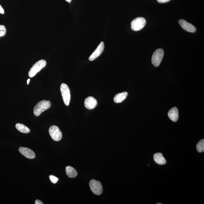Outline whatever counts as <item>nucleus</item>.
I'll list each match as a JSON object with an SVG mask.
<instances>
[{"label": "nucleus", "instance_id": "obj_14", "mask_svg": "<svg viewBox=\"0 0 204 204\" xmlns=\"http://www.w3.org/2000/svg\"><path fill=\"white\" fill-rule=\"evenodd\" d=\"M128 95V93L127 92H123L118 93L115 96L114 102L116 103L122 102L126 99Z\"/></svg>", "mask_w": 204, "mask_h": 204}, {"label": "nucleus", "instance_id": "obj_25", "mask_svg": "<svg viewBox=\"0 0 204 204\" xmlns=\"http://www.w3.org/2000/svg\"><path fill=\"white\" fill-rule=\"evenodd\" d=\"M157 204H162V203H157Z\"/></svg>", "mask_w": 204, "mask_h": 204}, {"label": "nucleus", "instance_id": "obj_3", "mask_svg": "<svg viewBox=\"0 0 204 204\" xmlns=\"http://www.w3.org/2000/svg\"><path fill=\"white\" fill-rule=\"evenodd\" d=\"M60 90L64 104L66 105L69 106L70 104L71 95L68 86L65 84H61Z\"/></svg>", "mask_w": 204, "mask_h": 204}, {"label": "nucleus", "instance_id": "obj_2", "mask_svg": "<svg viewBox=\"0 0 204 204\" xmlns=\"http://www.w3.org/2000/svg\"><path fill=\"white\" fill-rule=\"evenodd\" d=\"M47 62L44 60L41 59L38 61L31 68L28 72L29 76L30 78L33 77L42 69L44 68Z\"/></svg>", "mask_w": 204, "mask_h": 204}, {"label": "nucleus", "instance_id": "obj_5", "mask_svg": "<svg viewBox=\"0 0 204 204\" xmlns=\"http://www.w3.org/2000/svg\"><path fill=\"white\" fill-rule=\"evenodd\" d=\"M146 20L145 18L139 17L133 20L131 23V28L135 31L142 30L146 24Z\"/></svg>", "mask_w": 204, "mask_h": 204}, {"label": "nucleus", "instance_id": "obj_11", "mask_svg": "<svg viewBox=\"0 0 204 204\" xmlns=\"http://www.w3.org/2000/svg\"><path fill=\"white\" fill-rule=\"evenodd\" d=\"M104 48V42H102L99 44L97 48L89 58V60L90 61H93L96 58L99 57L103 52Z\"/></svg>", "mask_w": 204, "mask_h": 204}, {"label": "nucleus", "instance_id": "obj_19", "mask_svg": "<svg viewBox=\"0 0 204 204\" xmlns=\"http://www.w3.org/2000/svg\"><path fill=\"white\" fill-rule=\"evenodd\" d=\"M49 178L51 182L53 184H56L58 181V178L53 175L50 176Z\"/></svg>", "mask_w": 204, "mask_h": 204}, {"label": "nucleus", "instance_id": "obj_9", "mask_svg": "<svg viewBox=\"0 0 204 204\" xmlns=\"http://www.w3.org/2000/svg\"><path fill=\"white\" fill-rule=\"evenodd\" d=\"M19 151L21 154L23 155L28 159H33L36 157L35 152L32 150L28 148L20 147L19 148Z\"/></svg>", "mask_w": 204, "mask_h": 204}, {"label": "nucleus", "instance_id": "obj_20", "mask_svg": "<svg viewBox=\"0 0 204 204\" xmlns=\"http://www.w3.org/2000/svg\"><path fill=\"white\" fill-rule=\"evenodd\" d=\"M158 2L160 3H164L169 1L170 0H157Z\"/></svg>", "mask_w": 204, "mask_h": 204}, {"label": "nucleus", "instance_id": "obj_13", "mask_svg": "<svg viewBox=\"0 0 204 204\" xmlns=\"http://www.w3.org/2000/svg\"><path fill=\"white\" fill-rule=\"evenodd\" d=\"M153 158L155 162L159 165H164L166 163V161L163 157L162 153H156L153 156Z\"/></svg>", "mask_w": 204, "mask_h": 204}, {"label": "nucleus", "instance_id": "obj_23", "mask_svg": "<svg viewBox=\"0 0 204 204\" xmlns=\"http://www.w3.org/2000/svg\"><path fill=\"white\" fill-rule=\"evenodd\" d=\"M30 79H28L27 80V84H29V82H30Z\"/></svg>", "mask_w": 204, "mask_h": 204}, {"label": "nucleus", "instance_id": "obj_6", "mask_svg": "<svg viewBox=\"0 0 204 204\" xmlns=\"http://www.w3.org/2000/svg\"><path fill=\"white\" fill-rule=\"evenodd\" d=\"M90 189L93 194L96 195H100L103 191L102 187L101 182L95 179H92L89 182Z\"/></svg>", "mask_w": 204, "mask_h": 204}, {"label": "nucleus", "instance_id": "obj_15", "mask_svg": "<svg viewBox=\"0 0 204 204\" xmlns=\"http://www.w3.org/2000/svg\"><path fill=\"white\" fill-rule=\"evenodd\" d=\"M65 171L67 176L70 178L75 177L78 175L76 170L72 166H67L66 167Z\"/></svg>", "mask_w": 204, "mask_h": 204}, {"label": "nucleus", "instance_id": "obj_24", "mask_svg": "<svg viewBox=\"0 0 204 204\" xmlns=\"http://www.w3.org/2000/svg\"><path fill=\"white\" fill-rule=\"evenodd\" d=\"M65 1L68 2H70L72 0H65Z\"/></svg>", "mask_w": 204, "mask_h": 204}, {"label": "nucleus", "instance_id": "obj_12", "mask_svg": "<svg viewBox=\"0 0 204 204\" xmlns=\"http://www.w3.org/2000/svg\"><path fill=\"white\" fill-rule=\"evenodd\" d=\"M168 116L171 120L176 122L179 119V111L177 107L172 108L168 112Z\"/></svg>", "mask_w": 204, "mask_h": 204}, {"label": "nucleus", "instance_id": "obj_8", "mask_svg": "<svg viewBox=\"0 0 204 204\" xmlns=\"http://www.w3.org/2000/svg\"><path fill=\"white\" fill-rule=\"evenodd\" d=\"M179 22L181 27L186 31L191 32V33H194L196 32V28L194 26L186 22L184 20L180 19Z\"/></svg>", "mask_w": 204, "mask_h": 204}, {"label": "nucleus", "instance_id": "obj_10", "mask_svg": "<svg viewBox=\"0 0 204 204\" xmlns=\"http://www.w3.org/2000/svg\"><path fill=\"white\" fill-rule=\"evenodd\" d=\"M97 100L92 96L87 97L84 101V105L85 107L89 110L94 109L97 106Z\"/></svg>", "mask_w": 204, "mask_h": 204}, {"label": "nucleus", "instance_id": "obj_18", "mask_svg": "<svg viewBox=\"0 0 204 204\" xmlns=\"http://www.w3.org/2000/svg\"><path fill=\"white\" fill-rule=\"evenodd\" d=\"M6 29L5 26L0 25V37L4 36L6 34Z\"/></svg>", "mask_w": 204, "mask_h": 204}, {"label": "nucleus", "instance_id": "obj_21", "mask_svg": "<svg viewBox=\"0 0 204 204\" xmlns=\"http://www.w3.org/2000/svg\"><path fill=\"white\" fill-rule=\"evenodd\" d=\"M4 9H3L2 7H1V6L0 5V13L2 14H4Z\"/></svg>", "mask_w": 204, "mask_h": 204}, {"label": "nucleus", "instance_id": "obj_22", "mask_svg": "<svg viewBox=\"0 0 204 204\" xmlns=\"http://www.w3.org/2000/svg\"><path fill=\"white\" fill-rule=\"evenodd\" d=\"M35 204H43V203H42V202L41 201L39 200H36V201H35Z\"/></svg>", "mask_w": 204, "mask_h": 204}, {"label": "nucleus", "instance_id": "obj_16", "mask_svg": "<svg viewBox=\"0 0 204 204\" xmlns=\"http://www.w3.org/2000/svg\"><path fill=\"white\" fill-rule=\"evenodd\" d=\"M17 129L22 133H27L30 132V129L25 125L20 123H17L16 125Z\"/></svg>", "mask_w": 204, "mask_h": 204}, {"label": "nucleus", "instance_id": "obj_7", "mask_svg": "<svg viewBox=\"0 0 204 204\" xmlns=\"http://www.w3.org/2000/svg\"><path fill=\"white\" fill-rule=\"evenodd\" d=\"M49 133L52 139L58 142L61 140L62 138V133L58 126L52 125L49 129Z\"/></svg>", "mask_w": 204, "mask_h": 204}, {"label": "nucleus", "instance_id": "obj_17", "mask_svg": "<svg viewBox=\"0 0 204 204\" xmlns=\"http://www.w3.org/2000/svg\"><path fill=\"white\" fill-rule=\"evenodd\" d=\"M196 148L199 152H203L204 151V140L202 139L197 143Z\"/></svg>", "mask_w": 204, "mask_h": 204}, {"label": "nucleus", "instance_id": "obj_1", "mask_svg": "<svg viewBox=\"0 0 204 204\" xmlns=\"http://www.w3.org/2000/svg\"><path fill=\"white\" fill-rule=\"evenodd\" d=\"M51 106V103L50 101H41L35 105L33 109L34 114L36 116H39L45 110L49 109Z\"/></svg>", "mask_w": 204, "mask_h": 204}, {"label": "nucleus", "instance_id": "obj_4", "mask_svg": "<svg viewBox=\"0 0 204 204\" xmlns=\"http://www.w3.org/2000/svg\"><path fill=\"white\" fill-rule=\"evenodd\" d=\"M164 55L162 49H158L154 52L152 58V62L155 67H158L162 62Z\"/></svg>", "mask_w": 204, "mask_h": 204}]
</instances>
